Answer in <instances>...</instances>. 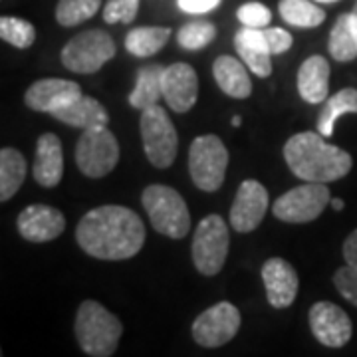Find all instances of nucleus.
<instances>
[{
    "instance_id": "nucleus-27",
    "label": "nucleus",
    "mask_w": 357,
    "mask_h": 357,
    "mask_svg": "<svg viewBox=\"0 0 357 357\" xmlns=\"http://www.w3.org/2000/svg\"><path fill=\"white\" fill-rule=\"evenodd\" d=\"M330 54L335 62H351L357 58V38L349 24V13L342 14L330 32Z\"/></svg>"
},
{
    "instance_id": "nucleus-6",
    "label": "nucleus",
    "mask_w": 357,
    "mask_h": 357,
    "mask_svg": "<svg viewBox=\"0 0 357 357\" xmlns=\"http://www.w3.org/2000/svg\"><path fill=\"white\" fill-rule=\"evenodd\" d=\"M229 167V151L217 135H201L189 149V171L192 183L204 192H215L222 187Z\"/></svg>"
},
{
    "instance_id": "nucleus-13",
    "label": "nucleus",
    "mask_w": 357,
    "mask_h": 357,
    "mask_svg": "<svg viewBox=\"0 0 357 357\" xmlns=\"http://www.w3.org/2000/svg\"><path fill=\"white\" fill-rule=\"evenodd\" d=\"M268 211V191L262 183L246 178L241 183L230 206V227L236 232H252L264 220Z\"/></svg>"
},
{
    "instance_id": "nucleus-7",
    "label": "nucleus",
    "mask_w": 357,
    "mask_h": 357,
    "mask_svg": "<svg viewBox=\"0 0 357 357\" xmlns=\"http://www.w3.org/2000/svg\"><path fill=\"white\" fill-rule=\"evenodd\" d=\"M229 227L218 215L204 217L192 236V264L204 276L218 274L229 255Z\"/></svg>"
},
{
    "instance_id": "nucleus-2",
    "label": "nucleus",
    "mask_w": 357,
    "mask_h": 357,
    "mask_svg": "<svg viewBox=\"0 0 357 357\" xmlns=\"http://www.w3.org/2000/svg\"><path fill=\"white\" fill-rule=\"evenodd\" d=\"M284 159L294 175L306 183H332L344 178L351 167V155L342 147L328 143L321 133L302 131L284 145Z\"/></svg>"
},
{
    "instance_id": "nucleus-30",
    "label": "nucleus",
    "mask_w": 357,
    "mask_h": 357,
    "mask_svg": "<svg viewBox=\"0 0 357 357\" xmlns=\"http://www.w3.org/2000/svg\"><path fill=\"white\" fill-rule=\"evenodd\" d=\"M217 36V28L213 22L206 20H195L185 24L178 30L177 42L181 48L185 50H203L204 46H208Z\"/></svg>"
},
{
    "instance_id": "nucleus-14",
    "label": "nucleus",
    "mask_w": 357,
    "mask_h": 357,
    "mask_svg": "<svg viewBox=\"0 0 357 357\" xmlns=\"http://www.w3.org/2000/svg\"><path fill=\"white\" fill-rule=\"evenodd\" d=\"M82 96H84L82 88L76 82L60 79V77H46V79L34 82L26 89L24 103L34 112L52 115L54 112L79 100Z\"/></svg>"
},
{
    "instance_id": "nucleus-19",
    "label": "nucleus",
    "mask_w": 357,
    "mask_h": 357,
    "mask_svg": "<svg viewBox=\"0 0 357 357\" xmlns=\"http://www.w3.org/2000/svg\"><path fill=\"white\" fill-rule=\"evenodd\" d=\"M330 91V64L324 56H310L298 70V93L307 103H321Z\"/></svg>"
},
{
    "instance_id": "nucleus-26",
    "label": "nucleus",
    "mask_w": 357,
    "mask_h": 357,
    "mask_svg": "<svg viewBox=\"0 0 357 357\" xmlns=\"http://www.w3.org/2000/svg\"><path fill=\"white\" fill-rule=\"evenodd\" d=\"M280 16L298 28H316L326 20V13L310 0H280Z\"/></svg>"
},
{
    "instance_id": "nucleus-22",
    "label": "nucleus",
    "mask_w": 357,
    "mask_h": 357,
    "mask_svg": "<svg viewBox=\"0 0 357 357\" xmlns=\"http://www.w3.org/2000/svg\"><path fill=\"white\" fill-rule=\"evenodd\" d=\"M163 74L165 66H143L137 72L135 88L129 93V105L139 112L159 105L163 100Z\"/></svg>"
},
{
    "instance_id": "nucleus-18",
    "label": "nucleus",
    "mask_w": 357,
    "mask_h": 357,
    "mask_svg": "<svg viewBox=\"0 0 357 357\" xmlns=\"http://www.w3.org/2000/svg\"><path fill=\"white\" fill-rule=\"evenodd\" d=\"M64 175V151H62V141L54 133L40 135L36 143V157H34V178L36 183L52 189L60 185Z\"/></svg>"
},
{
    "instance_id": "nucleus-4",
    "label": "nucleus",
    "mask_w": 357,
    "mask_h": 357,
    "mask_svg": "<svg viewBox=\"0 0 357 357\" xmlns=\"http://www.w3.org/2000/svg\"><path fill=\"white\" fill-rule=\"evenodd\" d=\"M151 227L169 238H185L191 230V215L185 199L167 185H151L141 195Z\"/></svg>"
},
{
    "instance_id": "nucleus-31",
    "label": "nucleus",
    "mask_w": 357,
    "mask_h": 357,
    "mask_svg": "<svg viewBox=\"0 0 357 357\" xmlns=\"http://www.w3.org/2000/svg\"><path fill=\"white\" fill-rule=\"evenodd\" d=\"M234 46H236V52H238L241 60H243L252 74H256L258 77H268L272 74L270 52L250 48V46H244V44H234Z\"/></svg>"
},
{
    "instance_id": "nucleus-1",
    "label": "nucleus",
    "mask_w": 357,
    "mask_h": 357,
    "mask_svg": "<svg viewBox=\"0 0 357 357\" xmlns=\"http://www.w3.org/2000/svg\"><path fill=\"white\" fill-rule=\"evenodd\" d=\"M76 241L86 255L98 260H128L145 244V225L128 206L105 204L82 217Z\"/></svg>"
},
{
    "instance_id": "nucleus-40",
    "label": "nucleus",
    "mask_w": 357,
    "mask_h": 357,
    "mask_svg": "<svg viewBox=\"0 0 357 357\" xmlns=\"http://www.w3.org/2000/svg\"><path fill=\"white\" fill-rule=\"evenodd\" d=\"M241 123H243V119H241V115H234V117H232V126H234V128H238Z\"/></svg>"
},
{
    "instance_id": "nucleus-15",
    "label": "nucleus",
    "mask_w": 357,
    "mask_h": 357,
    "mask_svg": "<svg viewBox=\"0 0 357 357\" xmlns=\"http://www.w3.org/2000/svg\"><path fill=\"white\" fill-rule=\"evenodd\" d=\"M262 274V282L266 288L268 304L276 310H284L290 307L298 296V272L294 266L284 260V258H268L264 266L260 270Z\"/></svg>"
},
{
    "instance_id": "nucleus-34",
    "label": "nucleus",
    "mask_w": 357,
    "mask_h": 357,
    "mask_svg": "<svg viewBox=\"0 0 357 357\" xmlns=\"http://www.w3.org/2000/svg\"><path fill=\"white\" fill-rule=\"evenodd\" d=\"M333 284H335L337 292L342 294L349 304H354L357 307V268L345 264L340 270H335Z\"/></svg>"
},
{
    "instance_id": "nucleus-35",
    "label": "nucleus",
    "mask_w": 357,
    "mask_h": 357,
    "mask_svg": "<svg viewBox=\"0 0 357 357\" xmlns=\"http://www.w3.org/2000/svg\"><path fill=\"white\" fill-rule=\"evenodd\" d=\"M270 54H284L292 48V34L284 28H262Z\"/></svg>"
},
{
    "instance_id": "nucleus-21",
    "label": "nucleus",
    "mask_w": 357,
    "mask_h": 357,
    "mask_svg": "<svg viewBox=\"0 0 357 357\" xmlns=\"http://www.w3.org/2000/svg\"><path fill=\"white\" fill-rule=\"evenodd\" d=\"M213 76L217 79L218 88L230 98L246 100L252 93V82L246 72V64L238 62L232 56H220L215 60Z\"/></svg>"
},
{
    "instance_id": "nucleus-23",
    "label": "nucleus",
    "mask_w": 357,
    "mask_h": 357,
    "mask_svg": "<svg viewBox=\"0 0 357 357\" xmlns=\"http://www.w3.org/2000/svg\"><path fill=\"white\" fill-rule=\"evenodd\" d=\"M26 178L24 155L14 147L0 151V201H8L18 192Z\"/></svg>"
},
{
    "instance_id": "nucleus-5",
    "label": "nucleus",
    "mask_w": 357,
    "mask_h": 357,
    "mask_svg": "<svg viewBox=\"0 0 357 357\" xmlns=\"http://www.w3.org/2000/svg\"><path fill=\"white\" fill-rule=\"evenodd\" d=\"M141 139L149 163L157 169H167L175 163L178 149L177 129L161 105L141 112Z\"/></svg>"
},
{
    "instance_id": "nucleus-25",
    "label": "nucleus",
    "mask_w": 357,
    "mask_h": 357,
    "mask_svg": "<svg viewBox=\"0 0 357 357\" xmlns=\"http://www.w3.org/2000/svg\"><path fill=\"white\" fill-rule=\"evenodd\" d=\"M345 114H357V89L345 88L328 98L318 117V133L324 137H332L335 121Z\"/></svg>"
},
{
    "instance_id": "nucleus-37",
    "label": "nucleus",
    "mask_w": 357,
    "mask_h": 357,
    "mask_svg": "<svg viewBox=\"0 0 357 357\" xmlns=\"http://www.w3.org/2000/svg\"><path fill=\"white\" fill-rule=\"evenodd\" d=\"M344 258L345 264L357 268V230H354L344 243Z\"/></svg>"
},
{
    "instance_id": "nucleus-24",
    "label": "nucleus",
    "mask_w": 357,
    "mask_h": 357,
    "mask_svg": "<svg viewBox=\"0 0 357 357\" xmlns=\"http://www.w3.org/2000/svg\"><path fill=\"white\" fill-rule=\"evenodd\" d=\"M171 28L161 26H139L126 36V50L137 58H149L169 42Z\"/></svg>"
},
{
    "instance_id": "nucleus-39",
    "label": "nucleus",
    "mask_w": 357,
    "mask_h": 357,
    "mask_svg": "<svg viewBox=\"0 0 357 357\" xmlns=\"http://www.w3.org/2000/svg\"><path fill=\"white\" fill-rule=\"evenodd\" d=\"M332 206H333V211H344L345 203L342 201V199H332Z\"/></svg>"
},
{
    "instance_id": "nucleus-8",
    "label": "nucleus",
    "mask_w": 357,
    "mask_h": 357,
    "mask_svg": "<svg viewBox=\"0 0 357 357\" xmlns=\"http://www.w3.org/2000/svg\"><path fill=\"white\" fill-rule=\"evenodd\" d=\"M115 56L114 38L103 30H86L62 48V64L76 74H96Z\"/></svg>"
},
{
    "instance_id": "nucleus-29",
    "label": "nucleus",
    "mask_w": 357,
    "mask_h": 357,
    "mask_svg": "<svg viewBox=\"0 0 357 357\" xmlns=\"http://www.w3.org/2000/svg\"><path fill=\"white\" fill-rule=\"evenodd\" d=\"M0 38L8 44H13L14 48H30L36 40V28L30 24L24 18H16V16H2L0 18Z\"/></svg>"
},
{
    "instance_id": "nucleus-17",
    "label": "nucleus",
    "mask_w": 357,
    "mask_h": 357,
    "mask_svg": "<svg viewBox=\"0 0 357 357\" xmlns=\"http://www.w3.org/2000/svg\"><path fill=\"white\" fill-rule=\"evenodd\" d=\"M199 96V77L189 64H171L163 74V100L177 112L187 114Z\"/></svg>"
},
{
    "instance_id": "nucleus-28",
    "label": "nucleus",
    "mask_w": 357,
    "mask_h": 357,
    "mask_svg": "<svg viewBox=\"0 0 357 357\" xmlns=\"http://www.w3.org/2000/svg\"><path fill=\"white\" fill-rule=\"evenodd\" d=\"M102 6V0H60L56 6V20L58 24L77 26L96 16Z\"/></svg>"
},
{
    "instance_id": "nucleus-32",
    "label": "nucleus",
    "mask_w": 357,
    "mask_h": 357,
    "mask_svg": "<svg viewBox=\"0 0 357 357\" xmlns=\"http://www.w3.org/2000/svg\"><path fill=\"white\" fill-rule=\"evenodd\" d=\"M137 13H139V0H107V4L103 6V20L107 24H117V22L128 24L135 20Z\"/></svg>"
},
{
    "instance_id": "nucleus-41",
    "label": "nucleus",
    "mask_w": 357,
    "mask_h": 357,
    "mask_svg": "<svg viewBox=\"0 0 357 357\" xmlns=\"http://www.w3.org/2000/svg\"><path fill=\"white\" fill-rule=\"evenodd\" d=\"M319 4H333V2H340V0H316Z\"/></svg>"
},
{
    "instance_id": "nucleus-11",
    "label": "nucleus",
    "mask_w": 357,
    "mask_h": 357,
    "mask_svg": "<svg viewBox=\"0 0 357 357\" xmlns=\"http://www.w3.org/2000/svg\"><path fill=\"white\" fill-rule=\"evenodd\" d=\"M241 312L230 302H218L192 321V340L203 347H220L241 330Z\"/></svg>"
},
{
    "instance_id": "nucleus-12",
    "label": "nucleus",
    "mask_w": 357,
    "mask_h": 357,
    "mask_svg": "<svg viewBox=\"0 0 357 357\" xmlns=\"http://www.w3.org/2000/svg\"><path fill=\"white\" fill-rule=\"evenodd\" d=\"M307 321L314 337L326 347H344L351 340V319L332 302H316L310 307Z\"/></svg>"
},
{
    "instance_id": "nucleus-20",
    "label": "nucleus",
    "mask_w": 357,
    "mask_h": 357,
    "mask_svg": "<svg viewBox=\"0 0 357 357\" xmlns=\"http://www.w3.org/2000/svg\"><path fill=\"white\" fill-rule=\"evenodd\" d=\"M52 117H56L58 121H62L66 126L79 129L103 128L109 121V115L105 112V107L96 98H89V96H82L74 103L54 112Z\"/></svg>"
},
{
    "instance_id": "nucleus-3",
    "label": "nucleus",
    "mask_w": 357,
    "mask_h": 357,
    "mask_svg": "<svg viewBox=\"0 0 357 357\" xmlns=\"http://www.w3.org/2000/svg\"><path fill=\"white\" fill-rule=\"evenodd\" d=\"M76 337L89 357H112L119 345L123 324L96 300H86L77 307Z\"/></svg>"
},
{
    "instance_id": "nucleus-10",
    "label": "nucleus",
    "mask_w": 357,
    "mask_h": 357,
    "mask_svg": "<svg viewBox=\"0 0 357 357\" xmlns=\"http://www.w3.org/2000/svg\"><path fill=\"white\" fill-rule=\"evenodd\" d=\"M328 203H332V199L326 183H304L284 192L272 206V213L278 220L302 225L316 220Z\"/></svg>"
},
{
    "instance_id": "nucleus-16",
    "label": "nucleus",
    "mask_w": 357,
    "mask_h": 357,
    "mask_svg": "<svg viewBox=\"0 0 357 357\" xmlns=\"http://www.w3.org/2000/svg\"><path fill=\"white\" fill-rule=\"evenodd\" d=\"M64 229V215L48 204H30L18 215V232L28 243H50Z\"/></svg>"
},
{
    "instance_id": "nucleus-38",
    "label": "nucleus",
    "mask_w": 357,
    "mask_h": 357,
    "mask_svg": "<svg viewBox=\"0 0 357 357\" xmlns=\"http://www.w3.org/2000/svg\"><path fill=\"white\" fill-rule=\"evenodd\" d=\"M349 24H351V30H354V34H356L357 38V2L356 6H354V10L349 13Z\"/></svg>"
},
{
    "instance_id": "nucleus-36",
    "label": "nucleus",
    "mask_w": 357,
    "mask_h": 357,
    "mask_svg": "<svg viewBox=\"0 0 357 357\" xmlns=\"http://www.w3.org/2000/svg\"><path fill=\"white\" fill-rule=\"evenodd\" d=\"M220 0H178V8L189 14H204L215 10Z\"/></svg>"
},
{
    "instance_id": "nucleus-9",
    "label": "nucleus",
    "mask_w": 357,
    "mask_h": 357,
    "mask_svg": "<svg viewBox=\"0 0 357 357\" xmlns=\"http://www.w3.org/2000/svg\"><path fill=\"white\" fill-rule=\"evenodd\" d=\"M119 161V143L115 135L103 128L84 129L76 145V163L79 171L89 178L109 175Z\"/></svg>"
},
{
    "instance_id": "nucleus-33",
    "label": "nucleus",
    "mask_w": 357,
    "mask_h": 357,
    "mask_svg": "<svg viewBox=\"0 0 357 357\" xmlns=\"http://www.w3.org/2000/svg\"><path fill=\"white\" fill-rule=\"evenodd\" d=\"M236 18L246 28H258L260 30V28H268L270 20H272V13L260 2H246L236 10Z\"/></svg>"
}]
</instances>
